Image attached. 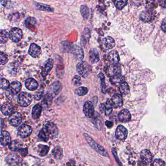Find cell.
I'll use <instances>...</instances> for the list:
<instances>
[{
  "mask_svg": "<svg viewBox=\"0 0 166 166\" xmlns=\"http://www.w3.org/2000/svg\"><path fill=\"white\" fill-rule=\"evenodd\" d=\"M84 136L85 137L86 141L88 142V144L94 150H95L98 153L101 154V155L105 156V157H108V152L105 150V149H104L103 147L97 143L96 142H95L93 139H92V138L89 135H88L87 133H84Z\"/></svg>",
  "mask_w": 166,
  "mask_h": 166,
  "instance_id": "6da1fadb",
  "label": "cell"
},
{
  "mask_svg": "<svg viewBox=\"0 0 166 166\" xmlns=\"http://www.w3.org/2000/svg\"><path fill=\"white\" fill-rule=\"evenodd\" d=\"M76 70L80 75L84 78H86L89 75L90 66L86 61H81L77 64Z\"/></svg>",
  "mask_w": 166,
  "mask_h": 166,
  "instance_id": "7a4b0ae2",
  "label": "cell"
},
{
  "mask_svg": "<svg viewBox=\"0 0 166 166\" xmlns=\"http://www.w3.org/2000/svg\"><path fill=\"white\" fill-rule=\"evenodd\" d=\"M107 73L110 78H117L122 76L121 67L117 64L109 66L107 68Z\"/></svg>",
  "mask_w": 166,
  "mask_h": 166,
  "instance_id": "3957f363",
  "label": "cell"
},
{
  "mask_svg": "<svg viewBox=\"0 0 166 166\" xmlns=\"http://www.w3.org/2000/svg\"><path fill=\"white\" fill-rule=\"evenodd\" d=\"M32 101V96L27 92H23L18 97V103L22 107H26L31 103Z\"/></svg>",
  "mask_w": 166,
  "mask_h": 166,
  "instance_id": "277c9868",
  "label": "cell"
},
{
  "mask_svg": "<svg viewBox=\"0 0 166 166\" xmlns=\"http://www.w3.org/2000/svg\"><path fill=\"white\" fill-rule=\"evenodd\" d=\"M9 37L12 41L14 43H18L22 39L23 31L21 29L14 27L11 29L9 32Z\"/></svg>",
  "mask_w": 166,
  "mask_h": 166,
  "instance_id": "5b68a950",
  "label": "cell"
},
{
  "mask_svg": "<svg viewBox=\"0 0 166 166\" xmlns=\"http://www.w3.org/2000/svg\"><path fill=\"white\" fill-rule=\"evenodd\" d=\"M156 15V12L152 9H147L142 11L140 14V18L141 20L146 23H149L153 20Z\"/></svg>",
  "mask_w": 166,
  "mask_h": 166,
  "instance_id": "8992f818",
  "label": "cell"
},
{
  "mask_svg": "<svg viewBox=\"0 0 166 166\" xmlns=\"http://www.w3.org/2000/svg\"><path fill=\"white\" fill-rule=\"evenodd\" d=\"M45 129L50 138H53L58 136V129L53 123H47L45 126Z\"/></svg>",
  "mask_w": 166,
  "mask_h": 166,
  "instance_id": "52a82bcc",
  "label": "cell"
},
{
  "mask_svg": "<svg viewBox=\"0 0 166 166\" xmlns=\"http://www.w3.org/2000/svg\"><path fill=\"white\" fill-rule=\"evenodd\" d=\"M128 135V130L124 126L119 125L116 130V137L120 140H125Z\"/></svg>",
  "mask_w": 166,
  "mask_h": 166,
  "instance_id": "ba28073f",
  "label": "cell"
},
{
  "mask_svg": "<svg viewBox=\"0 0 166 166\" xmlns=\"http://www.w3.org/2000/svg\"><path fill=\"white\" fill-rule=\"evenodd\" d=\"M32 132V128L30 126L23 124L18 130V135L21 138H24L29 136Z\"/></svg>",
  "mask_w": 166,
  "mask_h": 166,
  "instance_id": "9c48e42d",
  "label": "cell"
},
{
  "mask_svg": "<svg viewBox=\"0 0 166 166\" xmlns=\"http://www.w3.org/2000/svg\"><path fill=\"white\" fill-rule=\"evenodd\" d=\"M118 118L122 123H128L131 120L132 114L127 109H123L119 112Z\"/></svg>",
  "mask_w": 166,
  "mask_h": 166,
  "instance_id": "30bf717a",
  "label": "cell"
},
{
  "mask_svg": "<svg viewBox=\"0 0 166 166\" xmlns=\"http://www.w3.org/2000/svg\"><path fill=\"white\" fill-rule=\"evenodd\" d=\"M101 46H102L103 49H104V50H110L115 46V40L111 37H106L102 40Z\"/></svg>",
  "mask_w": 166,
  "mask_h": 166,
  "instance_id": "8fae6325",
  "label": "cell"
},
{
  "mask_svg": "<svg viewBox=\"0 0 166 166\" xmlns=\"http://www.w3.org/2000/svg\"><path fill=\"white\" fill-rule=\"evenodd\" d=\"M9 122L10 125L17 127L22 122V116L18 112H14L10 116L9 118Z\"/></svg>",
  "mask_w": 166,
  "mask_h": 166,
  "instance_id": "7c38bea8",
  "label": "cell"
},
{
  "mask_svg": "<svg viewBox=\"0 0 166 166\" xmlns=\"http://www.w3.org/2000/svg\"><path fill=\"white\" fill-rule=\"evenodd\" d=\"M83 111L86 116L88 118L93 117L94 114L93 105L90 101H87L84 104Z\"/></svg>",
  "mask_w": 166,
  "mask_h": 166,
  "instance_id": "4fadbf2b",
  "label": "cell"
},
{
  "mask_svg": "<svg viewBox=\"0 0 166 166\" xmlns=\"http://www.w3.org/2000/svg\"><path fill=\"white\" fill-rule=\"evenodd\" d=\"M22 89V85L20 82H13L10 85V89L8 94H11L12 95H15L18 94L21 91Z\"/></svg>",
  "mask_w": 166,
  "mask_h": 166,
  "instance_id": "5bb4252c",
  "label": "cell"
},
{
  "mask_svg": "<svg viewBox=\"0 0 166 166\" xmlns=\"http://www.w3.org/2000/svg\"><path fill=\"white\" fill-rule=\"evenodd\" d=\"M41 48L39 46L35 43H32L30 46L29 53L31 57L34 58H38L41 54Z\"/></svg>",
  "mask_w": 166,
  "mask_h": 166,
  "instance_id": "9a60e30c",
  "label": "cell"
},
{
  "mask_svg": "<svg viewBox=\"0 0 166 166\" xmlns=\"http://www.w3.org/2000/svg\"><path fill=\"white\" fill-rule=\"evenodd\" d=\"M11 142L10 134L6 131L2 132L0 135V144L3 146L8 145Z\"/></svg>",
  "mask_w": 166,
  "mask_h": 166,
  "instance_id": "2e32d148",
  "label": "cell"
},
{
  "mask_svg": "<svg viewBox=\"0 0 166 166\" xmlns=\"http://www.w3.org/2000/svg\"><path fill=\"white\" fill-rule=\"evenodd\" d=\"M108 58L109 62L113 65L117 64L119 62L120 60L119 54L116 50H113L108 53Z\"/></svg>",
  "mask_w": 166,
  "mask_h": 166,
  "instance_id": "e0dca14e",
  "label": "cell"
},
{
  "mask_svg": "<svg viewBox=\"0 0 166 166\" xmlns=\"http://www.w3.org/2000/svg\"><path fill=\"white\" fill-rule=\"evenodd\" d=\"M112 102L115 108H121L123 104V100L122 95L116 94L112 97Z\"/></svg>",
  "mask_w": 166,
  "mask_h": 166,
  "instance_id": "ac0fdd59",
  "label": "cell"
},
{
  "mask_svg": "<svg viewBox=\"0 0 166 166\" xmlns=\"http://www.w3.org/2000/svg\"><path fill=\"white\" fill-rule=\"evenodd\" d=\"M72 53L78 60H82L84 58V53L82 49L78 46H74L72 47Z\"/></svg>",
  "mask_w": 166,
  "mask_h": 166,
  "instance_id": "d6986e66",
  "label": "cell"
},
{
  "mask_svg": "<svg viewBox=\"0 0 166 166\" xmlns=\"http://www.w3.org/2000/svg\"><path fill=\"white\" fill-rule=\"evenodd\" d=\"M25 87L28 90L34 91L36 90L38 86V83L36 80L33 78H29L25 82Z\"/></svg>",
  "mask_w": 166,
  "mask_h": 166,
  "instance_id": "ffe728a7",
  "label": "cell"
},
{
  "mask_svg": "<svg viewBox=\"0 0 166 166\" xmlns=\"http://www.w3.org/2000/svg\"><path fill=\"white\" fill-rule=\"evenodd\" d=\"M13 107L10 103H4L1 108L2 112L5 116H8L13 112Z\"/></svg>",
  "mask_w": 166,
  "mask_h": 166,
  "instance_id": "44dd1931",
  "label": "cell"
},
{
  "mask_svg": "<svg viewBox=\"0 0 166 166\" xmlns=\"http://www.w3.org/2000/svg\"><path fill=\"white\" fill-rule=\"evenodd\" d=\"M53 66V60L52 59H49L45 62L43 70V75L46 76L49 73V72L52 69Z\"/></svg>",
  "mask_w": 166,
  "mask_h": 166,
  "instance_id": "7402d4cb",
  "label": "cell"
},
{
  "mask_svg": "<svg viewBox=\"0 0 166 166\" xmlns=\"http://www.w3.org/2000/svg\"><path fill=\"white\" fill-rule=\"evenodd\" d=\"M89 55L90 61L93 64L97 63L100 60V57H99L98 51L95 48H93L90 50Z\"/></svg>",
  "mask_w": 166,
  "mask_h": 166,
  "instance_id": "603a6c76",
  "label": "cell"
},
{
  "mask_svg": "<svg viewBox=\"0 0 166 166\" xmlns=\"http://www.w3.org/2000/svg\"><path fill=\"white\" fill-rule=\"evenodd\" d=\"M21 158L16 154H9L6 159V161L11 165H16L20 162Z\"/></svg>",
  "mask_w": 166,
  "mask_h": 166,
  "instance_id": "cb8c5ba5",
  "label": "cell"
},
{
  "mask_svg": "<svg viewBox=\"0 0 166 166\" xmlns=\"http://www.w3.org/2000/svg\"><path fill=\"white\" fill-rule=\"evenodd\" d=\"M119 90L121 94L124 95H127L130 92V88L128 83L124 82L119 86Z\"/></svg>",
  "mask_w": 166,
  "mask_h": 166,
  "instance_id": "d4e9b609",
  "label": "cell"
},
{
  "mask_svg": "<svg viewBox=\"0 0 166 166\" xmlns=\"http://www.w3.org/2000/svg\"><path fill=\"white\" fill-rule=\"evenodd\" d=\"M140 157L145 163H150L152 161V154L149 150H144L141 151Z\"/></svg>",
  "mask_w": 166,
  "mask_h": 166,
  "instance_id": "484cf974",
  "label": "cell"
},
{
  "mask_svg": "<svg viewBox=\"0 0 166 166\" xmlns=\"http://www.w3.org/2000/svg\"><path fill=\"white\" fill-rule=\"evenodd\" d=\"M22 143L18 140H13L8 144L9 149L12 151H18L22 149Z\"/></svg>",
  "mask_w": 166,
  "mask_h": 166,
  "instance_id": "4316f807",
  "label": "cell"
},
{
  "mask_svg": "<svg viewBox=\"0 0 166 166\" xmlns=\"http://www.w3.org/2000/svg\"><path fill=\"white\" fill-rule=\"evenodd\" d=\"M42 111V107L41 105L37 104L34 106L32 110V117L34 119H38L40 117Z\"/></svg>",
  "mask_w": 166,
  "mask_h": 166,
  "instance_id": "83f0119b",
  "label": "cell"
},
{
  "mask_svg": "<svg viewBox=\"0 0 166 166\" xmlns=\"http://www.w3.org/2000/svg\"><path fill=\"white\" fill-rule=\"evenodd\" d=\"M90 37V32L89 29H85L83 32L81 37V43L82 45L84 46L88 43Z\"/></svg>",
  "mask_w": 166,
  "mask_h": 166,
  "instance_id": "f1b7e54d",
  "label": "cell"
},
{
  "mask_svg": "<svg viewBox=\"0 0 166 166\" xmlns=\"http://www.w3.org/2000/svg\"><path fill=\"white\" fill-rule=\"evenodd\" d=\"M52 154L55 159H61L63 156V150L60 147H55L53 150Z\"/></svg>",
  "mask_w": 166,
  "mask_h": 166,
  "instance_id": "f546056e",
  "label": "cell"
},
{
  "mask_svg": "<svg viewBox=\"0 0 166 166\" xmlns=\"http://www.w3.org/2000/svg\"><path fill=\"white\" fill-rule=\"evenodd\" d=\"M36 23L37 22L34 18L28 17L25 20V24L28 28L32 30L35 28Z\"/></svg>",
  "mask_w": 166,
  "mask_h": 166,
  "instance_id": "4dcf8cb0",
  "label": "cell"
},
{
  "mask_svg": "<svg viewBox=\"0 0 166 166\" xmlns=\"http://www.w3.org/2000/svg\"><path fill=\"white\" fill-rule=\"evenodd\" d=\"M36 4L37 8L41 11H47V12H53V8L47 4L40 3H36Z\"/></svg>",
  "mask_w": 166,
  "mask_h": 166,
  "instance_id": "1f68e13d",
  "label": "cell"
},
{
  "mask_svg": "<svg viewBox=\"0 0 166 166\" xmlns=\"http://www.w3.org/2000/svg\"><path fill=\"white\" fill-rule=\"evenodd\" d=\"M80 13L84 19H88L89 16V10L88 7L86 5H82L80 8Z\"/></svg>",
  "mask_w": 166,
  "mask_h": 166,
  "instance_id": "d6a6232c",
  "label": "cell"
},
{
  "mask_svg": "<svg viewBox=\"0 0 166 166\" xmlns=\"http://www.w3.org/2000/svg\"><path fill=\"white\" fill-rule=\"evenodd\" d=\"M8 39V34L4 30H0V43H7Z\"/></svg>",
  "mask_w": 166,
  "mask_h": 166,
  "instance_id": "836d02e7",
  "label": "cell"
},
{
  "mask_svg": "<svg viewBox=\"0 0 166 166\" xmlns=\"http://www.w3.org/2000/svg\"><path fill=\"white\" fill-rule=\"evenodd\" d=\"M38 138L41 140L44 141H47L49 139L50 137H49L45 128H43L41 129V131L39 132V135H38Z\"/></svg>",
  "mask_w": 166,
  "mask_h": 166,
  "instance_id": "e575fe53",
  "label": "cell"
},
{
  "mask_svg": "<svg viewBox=\"0 0 166 166\" xmlns=\"http://www.w3.org/2000/svg\"><path fill=\"white\" fill-rule=\"evenodd\" d=\"M52 87L53 93L55 95H57L61 91L62 88V84H61V83L58 81L54 82L53 84Z\"/></svg>",
  "mask_w": 166,
  "mask_h": 166,
  "instance_id": "d590c367",
  "label": "cell"
},
{
  "mask_svg": "<svg viewBox=\"0 0 166 166\" xmlns=\"http://www.w3.org/2000/svg\"><path fill=\"white\" fill-rule=\"evenodd\" d=\"M127 3V0H115L114 4L117 9L122 10Z\"/></svg>",
  "mask_w": 166,
  "mask_h": 166,
  "instance_id": "8d00e7d4",
  "label": "cell"
},
{
  "mask_svg": "<svg viewBox=\"0 0 166 166\" xmlns=\"http://www.w3.org/2000/svg\"><path fill=\"white\" fill-rule=\"evenodd\" d=\"M99 78H100L101 81V88H102V91L103 93H106V90H107V85L105 83V77L103 74L101 73L99 74Z\"/></svg>",
  "mask_w": 166,
  "mask_h": 166,
  "instance_id": "74e56055",
  "label": "cell"
},
{
  "mask_svg": "<svg viewBox=\"0 0 166 166\" xmlns=\"http://www.w3.org/2000/svg\"><path fill=\"white\" fill-rule=\"evenodd\" d=\"M88 89L86 87H80L75 90V94L79 96L85 95L88 93Z\"/></svg>",
  "mask_w": 166,
  "mask_h": 166,
  "instance_id": "f35d334b",
  "label": "cell"
},
{
  "mask_svg": "<svg viewBox=\"0 0 166 166\" xmlns=\"http://www.w3.org/2000/svg\"><path fill=\"white\" fill-rule=\"evenodd\" d=\"M53 98L50 95H46L43 100V102H42V104L43 105L48 107V106L51 104Z\"/></svg>",
  "mask_w": 166,
  "mask_h": 166,
  "instance_id": "ab89813d",
  "label": "cell"
},
{
  "mask_svg": "<svg viewBox=\"0 0 166 166\" xmlns=\"http://www.w3.org/2000/svg\"><path fill=\"white\" fill-rule=\"evenodd\" d=\"M40 152H39V155L40 156H44L47 155L49 152V147L46 145H40Z\"/></svg>",
  "mask_w": 166,
  "mask_h": 166,
  "instance_id": "60d3db41",
  "label": "cell"
},
{
  "mask_svg": "<svg viewBox=\"0 0 166 166\" xmlns=\"http://www.w3.org/2000/svg\"><path fill=\"white\" fill-rule=\"evenodd\" d=\"M8 62L7 54L2 52H0V65H5Z\"/></svg>",
  "mask_w": 166,
  "mask_h": 166,
  "instance_id": "b9f144b4",
  "label": "cell"
},
{
  "mask_svg": "<svg viewBox=\"0 0 166 166\" xmlns=\"http://www.w3.org/2000/svg\"><path fill=\"white\" fill-rule=\"evenodd\" d=\"M72 83L75 87H79L81 85V78L78 75H75L72 79Z\"/></svg>",
  "mask_w": 166,
  "mask_h": 166,
  "instance_id": "7bdbcfd3",
  "label": "cell"
},
{
  "mask_svg": "<svg viewBox=\"0 0 166 166\" xmlns=\"http://www.w3.org/2000/svg\"><path fill=\"white\" fill-rule=\"evenodd\" d=\"M10 86V83L5 79H2L0 80V88L2 89H8Z\"/></svg>",
  "mask_w": 166,
  "mask_h": 166,
  "instance_id": "ee69618b",
  "label": "cell"
},
{
  "mask_svg": "<svg viewBox=\"0 0 166 166\" xmlns=\"http://www.w3.org/2000/svg\"><path fill=\"white\" fill-rule=\"evenodd\" d=\"M2 6L7 8H10L12 6V3L10 0H0Z\"/></svg>",
  "mask_w": 166,
  "mask_h": 166,
  "instance_id": "f6af8a7d",
  "label": "cell"
},
{
  "mask_svg": "<svg viewBox=\"0 0 166 166\" xmlns=\"http://www.w3.org/2000/svg\"><path fill=\"white\" fill-rule=\"evenodd\" d=\"M153 166H165V163L162 160L156 159L153 162Z\"/></svg>",
  "mask_w": 166,
  "mask_h": 166,
  "instance_id": "bcb514c9",
  "label": "cell"
},
{
  "mask_svg": "<svg viewBox=\"0 0 166 166\" xmlns=\"http://www.w3.org/2000/svg\"><path fill=\"white\" fill-rule=\"evenodd\" d=\"M112 153H113V156H114V158H115V160L117 162L118 164V165L120 166H123L121 164V162L119 161V159H118V158L117 153L116 150L115 148H113L112 149Z\"/></svg>",
  "mask_w": 166,
  "mask_h": 166,
  "instance_id": "7dc6e473",
  "label": "cell"
},
{
  "mask_svg": "<svg viewBox=\"0 0 166 166\" xmlns=\"http://www.w3.org/2000/svg\"><path fill=\"white\" fill-rule=\"evenodd\" d=\"M43 90H39L38 92H36V94L35 95V98L36 100H39L41 99V97L43 95Z\"/></svg>",
  "mask_w": 166,
  "mask_h": 166,
  "instance_id": "c3c4849f",
  "label": "cell"
},
{
  "mask_svg": "<svg viewBox=\"0 0 166 166\" xmlns=\"http://www.w3.org/2000/svg\"><path fill=\"white\" fill-rule=\"evenodd\" d=\"M161 29L164 32H166V18L162 21V24L161 25Z\"/></svg>",
  "mask_w": 166,
  "mask_h": 166,
  "instance_id": "681fc988",
  "label": "cell"
},
{
  "mask_svg": "<svg viewBox=\"0 0 166 166\" xmlns=\"http://www.w3.org/2000/svg\"><path fill=\"white\" fill-rule=\"evenodd\" d=\"M18 151L20 152V154H21V155L23 156H25L28 153V152H27V150L26 148H25V149L22 148Z\"/></svg>",
  "mask_w": 166,
  "mask_h": 166,
  "instance_id": "f907efd6",
  "label": "cell"
},
{
  "mask_svg": "<svg viewBox=\"0 0 166 166\" xmlns=\"http://www.w3.org/2000/svg\"><path fill=\"white\" fill-rule=\"evenodd\" d=\"M112 111H113V109L112 108H108L106 109L105 110V115H109L112 113Z\"/></svg>",
  "mask_w": 166,
  "mask_h": 166,
  "instance_id": "816d5d0a",
  "label": "cell"
},
{
  "mask_svg": "<svg viewBox=\"0 0 166 166\" xmlns=\"http://www.w3.org/2000/svg\"><path fill=\"white\" fill-rule=\"evenodd\" d=\"M105 124H106L107 127L109 128H111L113 125V123L111 122H109V121H107L106 123H105Z\"/></svg>",
  "mask_w": 166,
  "mask_h": 166,
  "instance_id": "f5cc1de1",
  "label": "cell"
},
{
  "mask_svg": "<svg viewBox=\"0 0 166 166\" xmlns=\"http://www.w3.org/2000/svg\"><path fill=\"white\" fill-rule=\"evenodd\" d=\"M4 125V122L2 118H0V130H1Z\"/></svg>",
  "mask_w": 166,
  "mask_h": 166,
  "instance_id": "db71d44e",
  "label": "cell"
},
{
  "mask_svg": "<svg viewBox=\"0 0 166 166\" xmlns=\"http://www.w3.org/2000/svg\"><path fill=\"white\" fill-rule=\"evenodd\" d=\"M161 6L164 8H166V0H162V2H161Z\"/></svg>",
  "mask_w": 166,
  "mask_h": 166,
  "instance_id": "11a10c76",
  "label": "cell"
},
{
  "mask_svg": "<svg viewBox=\"0 0 166 166\" xmlns=\"http://www.w3.org/2000/svg\"><path fill=\"white\" fill-rule=\"evenodd\" d=\"M1 103H0V109H1Z\"/></svg>",
  "mask_w": 166,
  "mask_h": 166,
  "instance_id": "9f6ffc18",
  "label": "cell"
},
{
  "mask_svg": "<svg viewBox=\"0 0 166 166\" xmlns=\"http://www.w3.org/2000/svg\"></svg>",
  "mask_w": 166,
  "mask_h": 166,
  "instance_id": "6f0895ef",
  "label": "cell"
}]
</instances>
